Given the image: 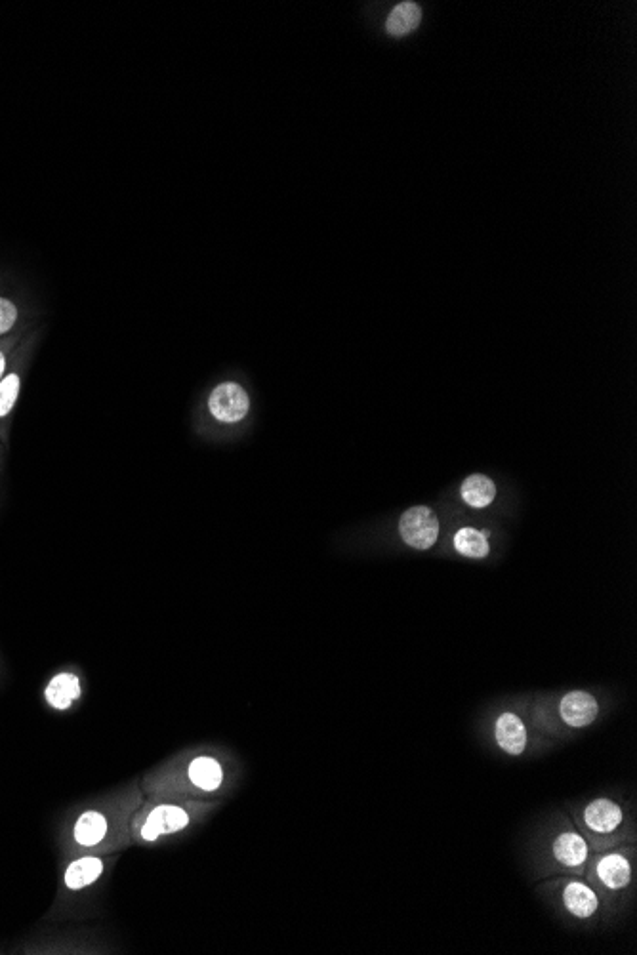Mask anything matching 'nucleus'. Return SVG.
<instances>
[{
    "instance_id": "nucleus-10",
    "label": "nucleus",
    "mask_w": 637,
    "mask_h": 955,
    "mask_svg": "<svg viewBox=\"0 0 637 955\" xmlns=\"http://www.w3.org/2000/svg\"><path fill=\"white\" fill-rule=\"evenodd\" d=\"M599 715L596 698L586 691L567 692L559 702V717L571 729L590 727Z\"/></svg>"
},
{
    "instance_id": "nucleus-20",
    "label": "nucleus",
    "mask_w": 637,
    "mask_h": 955,
    "mask_svg": "<svg viewBox=\"0 0 637 955\" xmlns=\"http://www.w3.org/2000/svg\"><path fill=\"white\" fill-rule=\"evenodd\" d=\"M2 462H4V447L0 445V469H2Z\"/></svg>"
},
{
    "instance_id": "nucleus-19",
    "label": "nucleus",
    "mask_w": 637,
    "mask_h": 955,
    "mask_svg": "<svg viewBox=\"0 0 637 955\" xmlns=\"http://www.w3.org/2000/svg\"><path fill=\"white\" fill-rule=\"evenodd\" d=\"M29 330H31V328H29ZM29 330H20V332H16V334H10V336H6V338H0V380H2L4 372H6V366H8V361H10L12 351L16 349V346L21 342V338H23Z\"/></svg>"
},
{
    "instance_id": "nucleus-15",
    "label": "nucleus",
    "mask_w": 637,
    "mask_h": 955,
    "mask_svg": "<svg viewBox=\"0 0 637 955\" xmlns=\"http://www.w3.org/2000/svg\"><path fill=\"white\" fill-rule=\"evenodd\" d=\"M29 309L12 292L0 290V338L16 334L20 330H29Z\"/></svg>"
},
{
    "instance_id": "nucleus-6",
    "label": "nucleus",
    "mask_w": 637,
    "mask_h": 955,
    "mask_svg": "<svg viewBox=\"0 0 637 955\" xmlns=\"http://www.w3.org/2000/svg\"><path fill=\"white\" fill-rule=\"evenodd\" d=\"M39 342H41V332L29 330L12 351L6 372L0 380V445L4 447V450L10 447V431L14 422V412L20 401L21 386H23L25 374L31 368Z\"/></svg>"
},
{
    "instance_id": "nucleus-8",
    "label": "nucleus",
    "mask_w": 637,
    "mask_h": 955,
    "mask_svg": "<svg viewBox=\"0 0 637 955\" xmlns=\"http://www.w3.org/2000/svg\"><path fill=\"white\" fill-rule=\"evenodd\" d=\"M401 540L412 549L428 551L439 540V519L428 506H414L399 517Z\"/></svg>"
},
{
    "instance_id": "nucleus-3",
    "label": "nucleus",
    "mask_w": 637,
    "mask_h": 955,
    "mask_svg": "<svg viewBox=\"0 0 637 955\" xmlns=\"http://www.w3.org/2000/svg\"><path fill=\"white\" fill-rule=\"evenodd\" d=\"M60 889L48 921H92L105 914V895L121 854H77L63 858Z\"/></svg>"
},
{
    "instance_id": "nucleus-2",
    "label": "nucleus",
    "mask_w": 637,
    "mask_h": 955,
    "mask_svg": "<svg viewBox=\"0 0 637 955\" xmlns=\"http://www.w3.org/2000/svg\"><path fill=\"white\" fill-rule=\"evenodd\" d=\"M140 780L145 795L222 801L239 780V765L220 748L193 746L165 757Z\"/></svg>"
},
{
    "instance_id": "nucleus-21",
    "label": "nucleus",
    "mask_w": 637,
    "mask_h": 955,
    "mask_svg": "<svg viewBox=\"0 0 637 955\" xmlns=\"http://www.w3.org/2000/svg\"><path fill=\"white\" fill-rule=\"evenodd\" d=\"M2 677H4V666H2V660H0V681H2Z\"/></svg>"
},
{
    "instance_id": "nucleus-4",
    "label": "nucleus",
    "mask_w": 637,
    "mask_h": 955,
    "mask_svg": "<svg viewBox=\"0 0 637 955\" xmlns=\"http://www.w3.org/2000/svg\"><path fill=\"white\" fill-rule=\"evenodd\" d=\"M220 801H195L168 795H145L132 816L130 835L134 847L159 849L184 841L216 813Z\"/></svg>"
},
{
    "instance_id": "nucleus-13",
    "label": "nucleus",
    "mask_w": 637,
    "mask_h": 955,
    "mask_svg": "<svg viewBox=\"0 0 637 955\" xmlns=\"http://www.w3.org/2000/svg\"><path fill=\"white\" fill-rule=\"evenodd\" d=\"M561 898H563L565 910L575 915L576 919H590L599 910V896L596 891L580 879H571L563 887Z\"/></svg>"
},
{
    "instance_id": "nucleus-9",
    "label": "nucleus",
    "mask_w": 637,
    "mask_h": 955,
    "mask_svg": "<svg viewBox=\"0 0 637 955\" xmlns=\"http://www.w3.org/2000/svg\"><path fill=\"white\" fill-rule=\"evenodd\" d=\"M582 822L590 834L603 837L617 834L624 824V809L613 799L599 797L584 807Z\"/></svg>"
},
{
    "instance_id": "nucleus-17",
    "label": "nucleus",
    "mask_w": 637,
    "mask_h": 955,
    "mask_svg": "<svg viewBox=\"0 0 637 955\" xmlns=\"http://www.w3.org/2000/svg\"><path fill=\"white\" fill-rule=\"evenodd\" d=\"M453 544L454 549L468 559H485L491 553L489 530L462 527L454 534Z\"/></svg>"
},
{
    "instance_id": "nucleus-1",
    "label": "nucleus",
    "mask_w": 637,
    "mask_h": 955,
    "mask_svg": "<svg viewBox=\"0 0 637 955\" xmlns=\"http://www.w3.org/2000/svg\"><path fill=\"white\" fill-rule=\"evenodd\" d=\"M145 799L140 776L75 803L63 814L58 845L63 858L77 854H123L132 843V816Z\"/></svg>"
},
{
    "instance_id": "nucleus-18",
    "label": "nucleus",
    "mask_w": 637,
    "mask_h": 955,
    "mask_svg": "<svg viewBox=\"0 0 637 955\" xmlns=\"http://www.w3.org/2000/svg\"><path fill=\"white\" fill-rule=\"evenodd\" d=\"M422 20V10L416 2H401L397 4L386 20V31L391 37H405L412 33Z\"/></svg>"
},
{
    "instance_id": "nucleus-16",
    "label": "nucleus",
    "mask_w": 637,
    "mask_h": 955,
    "mask_svg": "<svg viewBox=\"0 0 637 955\" xmlns=\"http://www.w3.org/2000/svg\"><path fill=\"white\" fill-rule=\"evenodd\" d=\"M460 496L470 508H489L496 498V485L491 477L483 473H473L464 479L460 487Z\"/></svg>"
},
{
    "instance_id": "nucleus-5",
    "label": "nucleus",
    "mask_w": 637,
    "mask_h": 955,
    "mask_svg": "<svg viewBox=\"0 0 637 955\" xmlns=\"http://www.w3.org/2000/svg\"><path fill=\"white\" fill-rule=\"evenodd\" d=\"M252 401L247 387L239 382L226 380L212 387L206 393L201 410L195 416L197 433H208L214 429H235L243 426L250 416Z\"/></svg>"
},
{
    "instance_id": "nucleus-11",
    "label": "nucleus",
    "mask_w": 637,
    "mask_h": 955,
    "mask_svg": "<svg viewBox=\"0 0 637 955\" xmlns=\"http://www.w3.org/2000/svg\"><path fill=\"white\" fill-rule=\"evenodd\" d=\"M494 740L502 752L512 757L523 755L529 744V734L523 719L517 713H500L494 723Z\"/></svg>"
},
{
    "instance_id": "nucleus-14",
    "label": "nucleus",
    "mask_w": 637,
    "mask_h": 955,
    "mask_svg": "<svg viewBox=\"0 0 637 955\" xmlns=\"http://www.w3.org/2000/svg\"><path fill=\"white\" fill-rule=\"evenodd\" d=\"M554 858L567 870H580L590 856L588 841L578 832H561L552 845Z\"/></svg>"
},
{
    "instance_id": "nucleus-12",
    "label": "nucleus",
    "mask_w": 637,
    "mask_h": 955,
    "mask_svg": "<svg viewBox=\"0 0 637 955\" xmlns=\"http://www.w3.org/2000/svg\"><path fill=\"white\" fill-rule=\"evenodd\" d=\"M594 877H596L597 883L601 887H605L607 891H624L626 887H630L632 877H634L632 862L624 854H605L596 862Z\"/></svg>"
},
{
    "instance_id": "nucleus-7",
    "label": "nucleus",
    "mask_w": 637,
    "mask_h": 955,
    "mask_svg": "<svg viewBox=\"0 0 637 955\" xmlns=\"http://www.w3.org/2000/svg\"><path fill=\"white\" fill-rule=\"evenodd\" d=\"M86 679L81 668L67 666L56 671L42 689L44 704L52 712L69 713L83 704Z\"/></svg>"
}]
</instances>
